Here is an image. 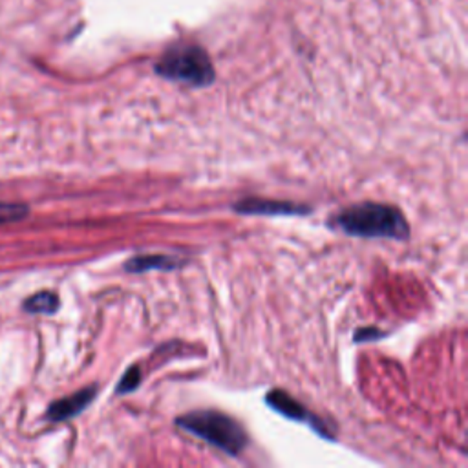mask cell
<instances>
[{"label":"cell","mask_w":468,"mask_h":468,"mask_svg":"<svg viewBox=\"0 0 468 468\" xmlns=\"http://www.w3.org/2000/svg\"><path fill=\"white\" fill-rule=\"evenodd\" d=\"M232 209L246 216H304L311 212V209L305 205L267 198H246L234 203Z\"/></svg>","instance_id":"cell-5"},{"label":"cell","mask_w":468,"mask_h":468,"mask_svg":"<svg viewBox=\"0 0 468 468\" xmlns=\"http://www.w3.org/2000/svg\"><path fill=\"white\" fill-rule=\"evenodd\" d=\"M57 307H59V296L51 291H41L24 302V309L28 311V314L50 315V314H55Z\"/></svg>","instance_id":"cell-8"},{"label":"cell","mask_w":468,"mask_h":468,"mask_svg":"<svg viewBox=\"0 0 468 468\" xmlns=\"http://www.w3.org/2000/svg\"><path fill=\"white\" fill-rule=\"evenodd\" d=\"M266 403L278 414H282L284 417L287 419H293V421H298V423H307L311 428L317 430L321 435L332 439L333 434L328 430V426L319 419L315 417L314 414H311L304 405H300L296 399H293L287 392H284V389H271V392L267 394L266 398Z\"/></svg>","instance_id":"cell-4"},{"label":"cell","mask_w":468,"mask_h":468,"mask_svg":"<svg viewBox=\"0 0 468 468\" xmlns=\"http://www.w3.org/2000/svg\"><path fill=\"white\" fill-rule=\"evenodd\" d=\"M185 262L178 257L169 255H139L125 262V271L128 273H146V271H173L182 267Z\"/></svg>","instance_id":"cell-7"},{"label":"cell","mask_w":468,"mask_h":468,"mask_svg":"<svg viewBox=\"0 0 468 468\" xmlns=\"http://www.w3.org/2000/svg\"><path fill=\"white\" fill-rule=\"evenodd\" d=\"M28 214V207L21 203H0V223L17 221Z\"/></svg>","instance_id":"cell-10"},{"label":"cell","mask_w":468,"mask_h":468,"mask_svg":"<svg viewBox=\"0 0 468 468\" xmlns=\"http://www.w3.org/2000/svg\"><path fill=\"white\" fill-rule=\"evenodd\" d=\"M176 425L229 455H239L249 443L248 432L237 419L216 410L185 414L176 419Z\"/></svg>","instance_id":"cell-2"},{"label":"cell","mask_w":468,"mask_h":468,"mask_svg":"<svg viewBox=\"0 0 468 468\" xmlns=\"http://www.w3.org/2000/svg\"><path fill=\"white\" fill-rule=\"evenodd\" d=\"M382 332L373 330V328H362L355 332V342H364V341H375V339H382Z\"/></svg>","instance_id":"cell-11"},{"label":"cell","mask_w":468,"mask_h":468,"mask_svg":"<svg viewBox=\"0 0 468 468\" xmlns=\"http://www.w3.org/2000/svg\"><path fill=\"white\" fill-rule=\"evenodd\" d=\"M141 384V370L137 366H130L125 375L119 380V386L116 388V394L117 396H126L132 394L137 389V386Z\"/></svg>","instance_id":"cell-9"},{"label":"cell","mask_w":468,"mask_h":468,"mask_svg":"<svg viewBox=\"0 0 468 468\" xmlns=\"http://www.w3.org/2000/svg\"><path fill=\"white\" fill-rule=\"evenodd\" d=\"M155 71L169 81H178L198 89L214 81V68L209 55L194 44L171 48L155 64Z\"/></svg>","instance_id":"cell-3"},{"label":"cell","mask_w":468,"mask_h":468,"mask_svg":"<svg viewBox=\"0 0 468 468\" xmlns=\"http://www.w3.org/2000/svg\"><path fill=\"white\" fill-rule=\"evenodd\" d=\"M96 396H98V386H89L81 389V392H75L73 396L53 403L48 410V419L59 423L80 416L96 399Z\"/></svg>","instance_id":"cell-6"},{"label":"cell","mask_w":468,"mask_h":468,"mask_svg":"<svg viewBox=\"0 0 468 468\" xmlns=\"http://www.w3.org/2000/svg\"><path fill=\"white\" fill-rule=\"evenodd\" d=\"M330 227L362 239L407 240L410 237V225L398 207L373 201L357 203L337 212L332 216Z\"/></svg>","instance_id":"cell-1"}]
</instances>
